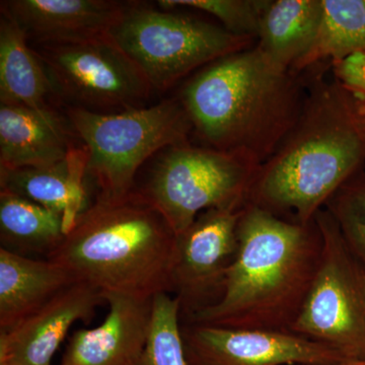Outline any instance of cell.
<instances>
[{"label":"cell","mask_w":365,"mask_h":365,"mask_svg":"<svg viewBox=\"0 0 365 365\" xmlns=\"http://www.w3.org/2000/svg\"><path fill=\"white\" fill-rule=\"evenodd\" d=\"M177 235L138 192L97 196L48 260L106 294H173Z\"/></svg>","instance_id":"cell-4"},{"label":"cell","mask_w":365,"mask_h":365,"mask_svg":"<svg viewBox=\"0 0 365 365\" xmlns=\"http://www.w3.org/2000/svg\"><path fill=\"white\" fill-rule=\"evenodd\" d=\"M322 249L316 220L299 225L246 203L239 223V250L220 299L182 322L290 331L313 282Z\"/></svg>","instance_id":"cell-3"},{"label":"cell","mask_w":365,"mask_h":365,"mask_svg":"<svg viewBox=\"0 0 365 365\" xmlns=\"http://www.w3.org/2000/svg\"><path fill=\"white\" fill-rule=\"evenodd\" d=\"M318 38L304 58L292 69L297 74L331 67L340 60L365 52V0H323Z\"/></svg>","instance_id":"cell-21"},{"label":"cell","mask_w":365,"mask_h":365,"mask_svg":"<svg viewBox=\"0 0 365 365\" xmlns=\"http://www.w3.org/2000/svg\"><path fill=\"white\" fill-rule=\"evenodd\" d=\"M76 281L58 263L0 248V332L11 330Z\"/></svg>","instance_id":"cell-17"},{"label":"cell","mask_w":365,"mask_h":365,"mask_svg":"<svg viewBox=\"0 0 365 365\" xmlns=\"http://www.w3.org/2000/svg\"><path fill=\"white\" fill-rule=\"evenodd\" d=\"M63 216L0 190L1 248L21 256L45 255L46 258L66 237Z\"/></svg>","instance_id":"cell-20"},{"label":"cell","mask_w":365,"mask_h":365,"mask_svg":"<svg viewBox=\"0 0 365 365\" xmlns=\"http://www.w3.org/2000/svg\"><path fill=\"white\" fill-rule=\"evenodd\" d=\"M323 13V0H268L255 46L276 68L292 71L313 48Z\"/></svg>","instance_id":"cell-18"},{"label":"cell","mask_w":365,"mask_h":365,"mask_svg":"<svg viewBox=\"0 0 365 365\" xmlns=\"http://www.w3.org/2000/svg\"><path fill=\"white\" fill-rule=\"evenodd\" d=\"M88 151L83 143L66 160L46 167L0 170V190H6L63 216L66 234L86 205Z\"/></svg>","instance_id":"cell-16"},{"label":"cell","mask_w":365,"mask_h":365,"mask_svg":"<svg viewBox=\"0 0 365 365\" xmlns=\"http://www.w3.org/2000/svg\"><path fill=\"white\" fill-rule=\"evenodd\" d=\"M146 165L150 168L133 190L177 235L209 209L244 207L258 170L232 153L191 143L169 146Z\"/></svg>","instance_id":"cell-7"},{"label":"cell","mask_w":365,"mask_h":365,"mask_svg":"<svg viewBox=\"0 0 365 365\" xmlns=\"http://www.w3.org/2000/svg\"><path fill=\"white\" fill-rule=\"evenodd\" d=\"M333 76L354 98L365 117V52L355 53L331 66Z\"/></svg>","instance_id":"cell-25"},{"label":"cell","mask_w":365,"mask_h":365,"mask_svg":"<svg viewBox=\"0 0 365 365\" xmlns=\"http://www.w3.org/2000/svg\"><path fill=\"white\" fill-rule=\"evenodd\" d=\"M128 2L112 0H6V11L35 45L73 44L109 36Z\"/></svg>","instance_id":"cell-14"},{"label":"cell","mask_w":365,"mask_h":365,"mask_svg":"<svg viewBox=\"0 0 365 365\" xmlns=\"http://www.w3.org/2000/svg\"><path fill=\"white\" fill-rule=\"evenodd\" d=\"M109 36L155 91L170 90L216 60L256 44L251 38L235 36L179 9L133 1L128 2Z\"/></svg>","instance_id":"cell-6"},{"label":"cell","mask_w":365,"mask_h":365,"mask_svg":"<svg viewBox=\"0 0 365 365\" xmlns=\"http://www.w3.org/2000/svg\"><path fill=\"white\" fill-rule=\"evenodd\" d=\"M0 365H6V364H0Z\"/></svg>","instance_id":"cell-27"},{"label":"cell","mask_w":365,"mask_h":365,"mask_svg":"<svg viewBox=\"0 0 365 365\" xmlns=\"http://www.w3.org/2000/svg\"><path fill=\"white\" fill-rule=\"evenodd\" d=\"M105 304L100 289L76 281L11 330L0 332V364L51 365L72 326L90 321Z\"/></svg>","instance_id":"cell-12"},{"label":"cell","mask_w":365,"mask_h":365,"mask_svg":"<svg viewBox=\"0 0 365 365\" xmlns=\"http://www.w3.org/2000/svg\"><path fill=\"white\" fill-rule=\"evenodd\" d=\"M323 239L318 268L290 332L365 361V269L325 208L316 215Z\"/></svg>","instance_id":"cell-8"},{"label":"cell","mask_w":365,"mask_h":365,"mask_svg":"<svg viewBox=\"0 0 365 365\" xmlns=\"http://www.w3.org/2000/svg\"><path fill=\"white\" fill-rule=\"evenodd\" d=\"M66 118L88 151V177L97 196L128 194L151 158L169 146L190 143L192 134L177 98L118 113L66 108Z\"/></svg>","instance_id":"cell-5"},{"label":"cell","mask_w":365,"mask_h":365,"mask_svg":"<svg viewBox=\"0 0 365 365\" xmlns=\"http://www.w3.org/2000/svg\"><path fill=\"white\" fill-rule=\"evenodd\" d=\"M268 0H160L162 9H188L210 14L227 32L257 41Z\"/></svg>","instance_id":"cell-24"},{"label":"cell","mask_w":365,"mask_h":365,"mask_svg":"<svg viewBox=\"0 0 365 365\" xmlns=\"http://www.w3.org/2000/svg\"><path fill=\"white\" fill-rule=\"evenodd\" d=\"M108 314L100 326L71 336L60 365H135L150 332L153 299L106 294Z\"/></svg>","instance_id":"cell-13"},{"label":"cell","mask_w":365,"mask_h":365,"mask_svg":"<svg viewBox=\"0 0 365 365\" xmlns=\"http://www.w3.org/2000/svg\"><path fill=\"white\" fill-rule=\"evenodd\" d=\"M0 11V104L36 110L51 107V83L42 62L18 23Z\"/></svg>","instance_id":"cell-19"},{"label":"cell","mask_w":365,"mask_h":365,"mask_svg":"<svg viewBox=\"0 0 365 365\" xmlns=\"http://www.w3.org/2000/svg\"><path fill=\"white\" fill-rule=\"evenodd\" d=\"M66 108L118 113L145 107L153 88L136 64L110 38L33 47Z\"/></svg>","instance_id":"cell-9"},{"label":"cell","mask_w":365,"mask_h":365,"mask_svg":"<svg viewBox=\"0 0 365 365\" xmlns=\"http://www.w3.org/2000/svg\"><path fill=\"white\" fill-rule=\"evenodd\" d=\"M300 76L276 68L253 46L195 72L177 98L201 145L259 169L299 119L307 88Z\"/></svg>","instance_id":"cell-2"},{"label":"cell","mask_w":365,"mask_h":365,"mask_svg":"<svg viewBox=\"0 0 365 365\" xmlns=\"http://www.w3.org/2000/svg\"><path fill=\"white\" fill-rule=\"evenodd\" d=\"M333 365H365V361L345 362V364H333Z\"/></svg>","instance_id":"cell-26"},{"label":"cell","mask_w":365,"mask_h":365,"mask_svg":"<svg viewBox=\"0 0 365 365\" xmlns=\"http://www.w3.org/2000/svg\"><path fill=\"white\" fill-rule=\"evenodd\" d=\"M73 134L68 119H62L52 107L36 110L0 104V170L62 162L76 145Z\"/></svg>","instance_id":"cell-15"},{"label":"cell","mask_w":365,"mask_h":365,"mask_svg":"<svg viewBox=\"0 0 365 365\" xmlns=\"http://www.w3.org/2000/svg\"><path fill=\"white\" fill-rule=\"evenodd\" d=\"M340 234L365 269V173L343 185L326 204Z\"/></svg>","instance_id":"cell-23"},{"label":"cell","mask_w":365,"mask_h":365,"mask_svg":"<svg viewBox=\"0 0 365 365\" xmlns=\"http://www.w3.org/2000/svg\"><path fill=\"white\" fill-rule=\"evenodd\" d=\"M307 86L299 119L257 170L247 198V203L304 225L314 222L365 163V117L354 98L322 72Z\"/></svg>","instance_id":"cell-1"},{"label":"cell","mask_w":365,"mask_h":365,"mask_svg":"<svg viewBox=\"0 0 365 365\" xmlns=\"http://www.w3.org/2000/svg\"><path fill=\"white\" fill-rule=\"evenodd\" d=\"M244 207L209 209L177 235L172 295L179 299L182 321L220 299L239 250Z\"/></svg>","instance_id":"cell-10"},{"label":"cell","mask_w":365,"mask_h":365,"mask_svg":"<svg viewBox=\"0 0 365 365\" xmlns=\"http://www.w3.org/2000/svg\"><path fill=\"white\" fill-rule=\"evenodd\" d=\"M181 326L179 299L167 294L153 297L150 335L135 365H188Z\"/></svg>","instance_id":"cell-22"},{"label":"cell","mask_w":365,"mask_h":365,"mask_svg":"<svg viewBox=\"0 0 365 365\" xmlns=\"http://www.w3.org/2000/svg\"><path fill=\"white\" fill-rule=\"evenodd\" d=\"M188 365H333L347 360L290 331L248 330L182 322Z\"/></svg>","instance_id":"cell-11"}]
</instances>
